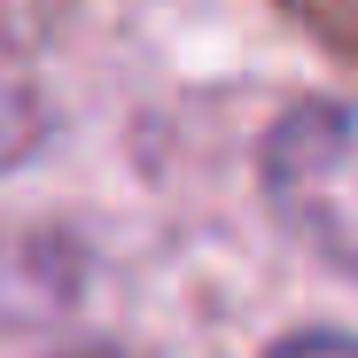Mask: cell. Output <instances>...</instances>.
<instances>
[{"instance_id":"6da1fadb","label":"cell","mask_w":358,"mask_h":358,"mask_svg":"<svg viewBox=\"0 0 358 358\" xmlns=\"http://www.w3.org/2000/svg\"><path fill=\"white\" fill-rule=\"evenodd\" d=\"M265 195L296 242L358 273V101H296L257 148Z\"/></svg>"},{"instance_id":"7a4b0ae2","label":"cell","mask_w":358,"mask_h":358,"mask_svg":"<svg viewBox=\"0 0 358 358\" xmlns=\"http://www.w3.org/2000/svg\"><path fill=\"white\" fill-rule=\"evenodd\" d=\"M265 358H358V335H335V327H304V335L273 343Z\"/></svg>"}]
</instances>
